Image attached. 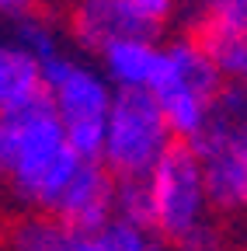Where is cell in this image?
Wrapping results in <instances>:
<instances>
[{
    "label": "cell",
    "mask_w": 247,
    "mask_h": 251,
    "mask_svg": "<svg viewBox=\"0 0 247 251\" xmlns=\"http://www.w3.org/2000/svg\"><path fill=\"white\" fill-rule=\"evenodd\" d=\"M4 133V153H7V185L28 209H49L59 185L67 181L80 157L70 150L63 122H59L49 94L24 101L21 108H11L0 115Z\"/></svg>",
    "instance_id": "6da1fadb"
},
{
    "label": "cell",
    "mask_w": 247,
    "mask_h": 251,
    "mask_svg": "<svg viewBox=\"0 0 247 251\" xmlns=\"http://www.w3.org/2000/svg\"><path fill=\"white\" fill-rule=\"evenodd\" d=\"M188 147L202 164L212 213L247 216V101L237 84L216 94L209 122Z\"/></svg>",
    "instance_id": "7a4b0ae2"
},
{
    "label": "cell",
    "mask_w": 247,
    "mask_h": 251,
    "mask_svg": "<svg viewBox=\"0 0 247 251\" xmlns=\"http://www.w3.org/2000/svg\"><path fill=\"white\" fill-rule=\"evenodd\" d=\"M223 87H226V77L192 35H178L167 46H160L157 67H153V77L146 84V91L157 98L174 140H184V143L209 122L212 101Z\"/></svg>",
    "instance_id": "3957f363"
},
{
    "label": "cell",
    "mask_w": 247,
    "mask_h": 251,
    "mask_svg": "<svg viewBox=\"0 0 247 251\" xmlns=\"http://www.w3.org/2000/svg\"><path fill=\"white\" fill-rule=\"evenodd\" d=\"M174 143V133L146 87H118L105 115L101 164L115 178H143L160 153Z\"/></svg>",
    "instance_id": "277c9868"
},
{
    "label": "cell",
    "mask_w": 247,
    "mask_h": 251,
    "mask_svg": "<svg viewBox=\"0 0 247 251\" xmlns=\"http://www.w3.org/2000/svg\"><path fill=\"white\" fill-rule=\"evenodd\" d=\"M143 181L150 199V230L167 244L188 234L192 227L212 220L202 164L184 140H174L160 153V161L143 175Z\"/></svg>",
    "instance_id": "5b68a950"
},
{
    "label": "cell",
    "mask_w": 247,
    "mask_h": 251,
    "mask_svg": "<svg viewBox=\"0 0 247 251\" xmlns=\"http://www.w3.org/2000/svg\"><path fill=\"white\" fill-rule=\"evenodd\" d=\"M42 84L63 129L105 126L115 87L101 74V67H90V63L70 56L67 49H59L49 59H42Z\"/></svg>",
    "instance_id": "8992f818"
},
{
    "label": "cell",
    "mask_w": 247,
    "mask_h": 251,
    "mask_svg": "<svg viewBox=\"0 0 247 251\" xmlns=\"http://www.w3.org/2000/svg\"><path fill=\"white\" fill-rule=\"evenodd\" d=\"M42 213L59 216L63 224H70L80 234L101 227L108 216H115V175L101 161L80 157L73 171L67 175V181L59 185L49 209H42Z\"/></svg>",
    "instance_id": "52a82bcc"
},
{
    "label": "cell",
    "mask_w": 247,
    "mask_h": 251,
    "mask_svg": "<svg viewBox=\"0 0 247 251\" xmlns=\"http://www.w3.org/2000/svg\"><path fill=\"white\" fill-rule=\"evenodd\" d=\"M188 35L209 52L226 80L247 63V0H195V21Z\"/></svg>",
    "instance_id": "ba28073f"
},
{
    "label": "cell",
    "mask_w": 247,
    "mask_h": 251,
    "mask_svg": "<svg viewBox=\"0 0 247 251\" xmlns=\"http://www.w3.org/2000/svg\"><path fill=\"white\" fill-rule=\"evenodd\" d=\"M67 31L84 52H98L105 42L118 35H146L157 39L153 31L129 0H73L67 14Z\"/></svg>",
    "instance_id": "9c48e42d"
},
{
    "label": "cell",
    "mask_w": 247,
    "mask_h": 251,
    "mask_svg": "<svg viewBox=\"0 0 247 251\" xmlns=\"http://www.w3.org/2000/svg\"><path fill=\"white\" fill-rule=\"evenodd\" d=\"M157 39L146 35H118L112 42H105L94 56L101 74L112 80V87H146L153 77V67H157Z\"/></svg>",
    "instance_id": "30bf717a"
},
{
    "label": "cell",
    "mask_w": 247,
    "mask_h": 251,
    "mask_svg": "<svg viewBox=\"0 0 247 251\" xmlns=\"http://www.w3.org/2000/svg\"><path fill=\"white\" fill-rule=\"evenodd\" d=\"M80 237L84 234L59 216L32 209L4 230V251H80Z\"/></svg>",
    "instance_id": "8fae6325"
},
{
    "label": "cell",
    "mask_w": 247,
    "mask_h": 251,
    "mask_svg": "<svg viewBox=\"0 0 247 251\" xmlns=\"http://www.w3.org/2000/svg\"><path fill=\"white\" fill-rule=\"evenodd\" d=\"M42 91V63L14 39H0V115L21 108L24 101L39 98Z\"/></svg>",
    "instance_id": "7c38bea8"
},
{
    "label": "cell",
    "mask_w": 247,
    "mask_h": 251,
    "mask_svg": "<svg viewBox=\"0 0 247 251\" xmlns=\"http://www.w3.org/2000/svg\"><path fill=\"white\" fill-rule=\"evenodd\" d=\"M80 251H171L164 237H157L146 224L126 216H108L101 227L80 237Z\"/></svg>",
    "instance_id": "4fadbf2b"
},
{
    "label": "cell",
    "mask_w": 247,
    "mask_h": 251,
    "mask_svg": "<svg viewBox=\"0 0 247 251\" xmlns=\"http://www.w3.org/2000/svg\"><path fill=\"white\" fill-rule=\"evenodd\" d=\"M11 39H14L21 49H28L39 63L63 49V31H59V25H56L49 14H42V7L11 18Z\"/></svg>",
    "instance_id": "5bb4252c"
},
{
    "label": "cell",
    "mask_w": 247,
    "mask_h": 251,
    "mask_svg": "<svg viewBox=\"0 0 247 251\" xmlns=\"http://www.w3.org/2000/svg\"><path fill=\"white\" fill-rule=\"evenodd\" d=\"M115 216L150 227V199H146L143 178H115Z\"/></svg>",
    "instance_id": "9a60e30c"
},
{
    "label": "cell",
    "mask_w": 247,
    "mask_h": 251,
    "mask_svg": "<svg viewBox=\"0 0 247 251\" xmlns=\"http://www.w3.org/2000/svg\"><path fill=\"white\" fill-rule=\"evenodd\" d=\"M171 251H226V237L212 220H205L188 234H181L178 241H171Z\"/></svg>",
    "instance_id": "2e32d148"
},
{
    "label": "cell",
    "mask_w": 247,
    "mask_h": 251,
    "mask_svg": "<svg viewBox=\"0 0 247 251\" xmlns=\"http://www.w3.org/2000/svg\"><path fill=\"white\" fill-rule=\"evenodd\" d=\"M129 4L136 7V14L153 31H157V35H160V31L174 21V14H178V0H129Z\"/></svg>",
    "instance_id": "e0dca14e"
},
{
    "label": "cell",
    "mask_w": 247,
    "mask_h": 251,
    "mask_svg": "<svg viewBox=\"0 0 247 251\" xmlns=\"http://www.w3.org/2000/svg\"><path fill=\"white\" fill-rule=\"evenodd\" d=\"M42 0H0V18H18L28 11H39Z\"/></svg>",
    "instance_id": "ac0fdd59"
},
{
    "label": "cell",
    "mask_w": 247,
    "mask_h": 251,
    "mask_svg": "<svg viewBox=\"0 0 247 251\" xmlns=\"http://www.w3.org/2000/svg\"><path fill=\"white\" fill-rule=\"evenodd\" d=\"M7 178V153H4V133H0V181Z\"/></svg>",
    "instance_id": "d6986e66"
},
{
    "label": "cell",
    "mask_w": 247,
    "mask_h": 251,
    "mask_svg": "<svg viewBox=\"0 0 247 251\" xmlns=\"http://www.w3.org/2000/svg\"><path fill=\"white\" fill-rule=\"evenodd\" d=\"M233 80H237V87H240V94H244V101H247V63H244V70H240Z\"/></svg>",
    "instance_id": "ffe728a7"
}]
</instances>
